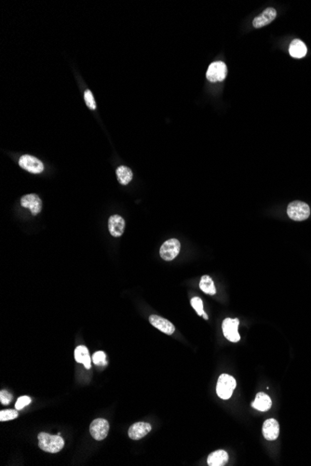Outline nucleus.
Returning a JSON list of instances; mask_svg holds the SVG:
<instances>
[{
    "instance_id": "f257e3e1",
    "label": "nucleus",
    "mask_w": 311,
    "mask_h": 466,
    "mask_svg": "<svg viewBox=\"0 0 311 466\" xmlns=\"http://www.w3.org/2000/svg\"><path fill=\"white\" fill-rule=\"evenodd\" d=\"M38 446L39 448L46 452L50 453H57L59 452L65 446L64 439L58 434H47V433H39L38 434Z\"/></svg>"
},
{
    "instance_id": "f03ea898",
    "label": "nucleus",
    "mask_w": 311,
    "mask_h": 466,
    "mask_svg": "<svg viewBox=\"0 0 311 466\" xmlns=\"http://www.w3.org/2000/svg\"><path fill=\"white\" fill-rule=\"evenodd\" d=\"M237 382L234 377L228 374L220 375L217 385H216V393L218 396L222 399H229L233 394L234 389L236 388Z\"/></svg>"
},
{
    "instance_id": "7ed1b4c3",
    "label": "nucleus",
    "mask_w": 311,
    "mask_h": 466,
    "mask_svg": "<svg viewBox=\"0 0 311 466\" xmlns=\"http://www.w3.org/2000/svg\"><path fill=\"white\" fill-rule=\"evenodd\" d=\"M287 214L290 219L301 222L307 220L311 215L310 206L305 202L293 201L291 202L287 208Z\"/></svg>"
},
{
    "instance_id": "20e7f679",
    "label": "nucleus",
    "mask_w": 311,
    "mask_h": 466,
    "mask_svg": "<svg viewBox=\"0 0 311 466\" xmlns=\"http://www.w3.org/2000/svg\"><path fill=\"white\" fill-rule=\"evenodd\" d=\"M180 249H181L180 242L175 238H172L162 244L160 250V254L164 261L170 262L178 256L180 252Z\"/></svg>"
},
{
    "instance_id": "39448f33",
    "label": "nucleus",
    "mask_w": 311,
    "mask_h": 466,
    "mask_svg": "<svg viewBox=\"0 0 311 466\" xmlns=\"http://www.w3.org/2000/svg\"><path fill=\"white\" fill-rule=\"evenodd\" d=\"M227 74V67L223 62H215L210 64L206 77L211 82H220L223 81Z\"/></svg>"
},
{
    "instance_id": "423d86ee",
    "label": "nucleus",
    "mask_w": 311,
    "mask_h": 466,
    "mask_svg": "<svg viewBox=\"0 0 311 466\" xmlns=\"http://www.w3.org/2000/svg\"><path fill=\"white\" fill-rule=\"evenodd\" d=\"M19 165L23 170L34 174L41 173L44 170L43 163L37 158L30 155H23L19 159Z\"/></svg>"
},
{
    "instance_id": "0eeeda50",
    "label": "nucleus",
    "mask_w": 311,
    "mask_h": 466,
    "mask_svg": "<svg viewBox=\"0 0 311 466\" xmlns=\"http://www.w3.org/2000/svg\"><path fill=\"white\" fill-rule=\"evenodd\" d=\"M239 320L238 318H225L222 324V329L225 338L231 342H237L240 340V336L238 332V327Z\"/></svg>"
},
{
    "instance_id": "6e6552de",
    "label": "nucleus",
    "mask_w": 311,
    "mask_h": 466,
    "mask_svg": "<svg viewBox=\"0 0 311 466\" xmlns=\"http://www.w3.org/2000/svg\"><path fill=\"white\" fill-rule=\"evenodd\" d=\"M90 432L91 436L98 441L104 440L108 436L109 432V424L105 419H96L90 426Z\"/></svg>"
},
{
    "instance_id": "1a4fd4ad",
    "label": "nucleus",
    "mask_w": 311,
    "mask_h": 466,
    "mask_svg": "<svg viewBox=\"0 0 311 466\" xmlns=\"http://www.w3.org/2000/svg\"><path fill=\"white\" fill-rule=\"evenodd\" d=\"M21 205L23 208L29 209L34 216L37 215L42 210V201L36 194L23 196L21 199Z\"/></svg>"
},
{
    "instance_id": "9d476101",
    "label": "nucleus",
    "mask_w": 311,
    "mask_h": 466,
    "mask_svg": "<svg viewBox=\"0 0 311 466\" xmlns=\"http://www.w3.org/2000/svg\"><path fill=\"white\" fill-rule=\"evenodd\" d=\"M277 17V11L274 8H268L262 12L257 17L255 18L253 21V26L255 28H261L269 24L274 21Z\"/></svg>"
},
{
    "instance_id": "9b49d317",
    "label": "nucleus",
    "mask_w": 311,
    "mask_h": 466,
    "mask_svg": "<svg viewBox=\"0 0 311 466\" xmlns=\"http://www.w3.org/2000/svg\"><path fill=\"white\" fill-rule=\"evenodd\" d=\"M152 429L151 424L148 423H135L129 428V436L132 440H139L148 434Z\"/></svg>"
},
{
    "instance_id": "f8f14e48",
    "label": "nucleus",
    "mask_w": 311,
    "mask_h": 466,
    "mask_svg": "<svg viewBox=\"0 0 311 466\" xmlns=\"http://www.w3.org/2000/svg\"><path fill=\"white\" fill-rule=\"evenodd\" d=\"M108 229L110 233L115 236L118 237L121 236L124 230H125V221L124 219L119 216V215H112L109 220H108Z\"/></svg>"
},
{
    "instance_id": "ddd939ff",
    "label": "nucleus",
    "mask_w": 311,
    "mask_h": 466,
    "mask_svg": "<svg viewBox=\"0 0 311 466\" xmlns=\"http://www.w3.org/2000/svg\"><path fill=\"white\" fill-rule=\"evenodd\" d=\"M279 434V423L274 419H268L263 424V435L269 440L274 441L278 438Z\"/></svg>"
},
{
    "instance_id": "4468645a",
    "label": "nucleus",
    "mask_w": 311,
    "mask_h": 466,
    "mask_svg": "<svg viewBox=\"0 0 311 466\" xmlns=\"http://www.w3.org/2000/svg\"><path fill=\"white\" fill-rule=\"evenodd\" d=\"M149 322H150L152 326H154L155 328L160 329L161 331L168 334V335H172V333L174 332V330H175L174 326L169 320L161 318L160 316L152 315L149 318Z\"/></svg>"
},
{
    "instance_id": "2eb2a0df",
    "label": "nucleus",
    "mask_w": 311,
    "mask_h": 466,
    "mask_svg": "<svg viewBox=\"0 0 311 466\" xmlns=\"http://www.w3.org/2000/svg\"><path fill=\"white\" fill-rule=\"evenodd\" d=\"M272 406L270 397L265 393H258L255 401L252 403V407L259 412H268Z\"/></svg>"
},
{
    "instance_id": "dca6fc26",
    "label": "nucleus",
    "mask_w": 311,
    "mask_h": 466,
    "mask_svg": "<svg viewBox=\"0 0 311 466\" xmlns=\"http://www.w3.org/2000/svg\"><path fill=\"white\" fill-rule=\"evenodd\" d=\"M227 462H228V454L223 449L214 451L213 453L208 456V459H207L208 466H225Z\"/></svg>"
},
{
    "instance_id": "f3484780",
    "label": "nucleus",
    "mask_w": 311,
    "mask_h": 466,
    "mask_svg": "<svg viewBox=\"0 0 311 466\" xmlns=\"http://www.w3.org/2000/svg\"><path fill=\"white\" fill-rule=\"evenodd\" d=\"M290 55L293 58L301 59L306 56L308 53V49L306 44L300 39H294L290 44Z\"/></svg>"
},
{
    "instance_id": "a211bd4d",
    "label": "nucleus",
    "mask_w": 311,
    "mask_h": 466,
    "mask_svg": "<svg viewBox=\"0 0 311 466\" xmlns=\"http://www.w3.org/2000/svg\"><path fill=\"white\" fill-rule=\"evenodd\" d=\"M75 359L77 363H81L85 366L87 370L91 369V359L89 354V350L84 345H79L75 349Z\"/></svg>"
},
{
    "instance_id": "6ab92c4d",
    "label": "nucleus",
    "mask_w": 311,
    "mask_h": 466,
    "mask_svg": "<svg viewBox=\"0 0 311 466\" xmlns=\"http://www.w3.org/2000/svg\"><path fill=\"white\" fill-rule=\"evenodd\" d=\"M116 174H117V178H118V181L123 184V185H126L128 184L130 180H132V177H133V174H132V171L131 170L126 167V166H120L118 167L117 170H116Z\"/></svg>"
},
{
    "instance_id": "aec40b11",
    "label": "nucleus",
    "mask_w": 311,
    "mask_h": 466,
    "mask_svg": "<svg viewBox=\"0 0 311 466\" xmlns=\"http://www.w3.org/2000/svg\"><path fill=\"white\" fill-rule=\"evenodd\" d=\"M200 287L204 293H207L210 295H215L216 293L215 283L213 279L209 276H203L201 277L200 282Z\"/></svg>"
},
{
    "instance_id": "412c9836",
    "label": "nucleus",
    "mask_w": 311,
    "mask_h": 466,
    "mask_svg": "<svg viewBox=\"0 0 311 466\" xmlns=\"http://www.w3.org/2000/svg\"><path fill=\"white\" fill-rule=\"evenodd\" d=\"M92 362L97 365V366H107L108 361H107V355L103 351L96 352L92 356Z\"/></svg>"
},
{
    "instance_id": "4be33fe9",
    "label": "nucleus",
    "mask_w": 311,
    "mask_h": 466,
    "mask_svg": "<svg viewBox=\"0 0 311 466\" xmlns=\"http://www.w3.org/2000/svg\"><path fill=\"white\" fill-rule=\"evenodd\" d=\"M18 412L14 410H6V411H1L0 412V421L5 422V421H11L14 420L18 417Z\"/></svg>"
},
{
    "instance_id": "5701e85b",
    "label": "nucleus",
    "mask_w": 311,
    "mask_h": 466,
    "mask_svg": "<svg viewBox=\"0 0 311 466\" xmlns=\"http://www.w3.org/2000/svg\"><path fill=\"white\" fill-rule=\"evenodd\" d=\"M191 305L196 310L199 316H202L204 314L203 303L202 300L199 297H194L191 299Z\"/></svg>"
},
{
    "instance_id": "b1692460",
    "label": "nucleus",
    "mask_w": 311,
    "mask_h": 466,
    "mask_svg": "<svg viewBox=\"0 0 311 466\" xmlns=\"http://www.w3.org/2000/svg\"><path fill=\"white\" fill-rule=\"evenodd\" d=\"M84 99H85V103H86L87 106L91 109V110H95L96 109V103H95V100H94V97L92 95L91 91L90 90H87L84 93Z\"/></svg>"
},
{
    "instance_id": "393cba45",
    "label": "nucleus",
    "mask_w": 311,
    "mask_h": 466,
    "mask_svg": "<svg viewBox=\"0 0 311 466\" xmlns=\"http://www.w3.org/2000/svg\"><path fill=\"white\" fill-rule=\"evenodd\" d=\"M30 403H31V398L27 395H23V396H21V397L18 398L17 402L15 404V409L17 411H21L24 407L29 405Z\"/></svg>"
},
{
    "instance_id": "a878e982",
    "label": "nucleus",
    "mask_w": 311,
    "mask_h": 466,
    "mask_svg": "<svg viewBox=\"0 0 311 466\" xmlns=\"http://www.w3.org/2000/svg\"><path fill=\"white\" fill-rule=\"evenodd\" d=\"M11 400H12V394L11 393H9L6 390H2L0 392V402H1V404L9 405L11 402Z\"/></svg>"
},
{
    "instance_id": "bb28decb",
    "label": "nucleus",
    "mask_w": 311,
    "mask_h": 466,
    "mask_svg": "<svg viewBox=\"0 0 311 466\" xmlns=\"http://www.w3.org/2000/svg\"><path fill=\"white\" fill-rule=\"evenodd\" d=\"M202 316H203V318H205V319H208V316H207V314H205V313H204Z\"/></svg>"
}]
</instances>
